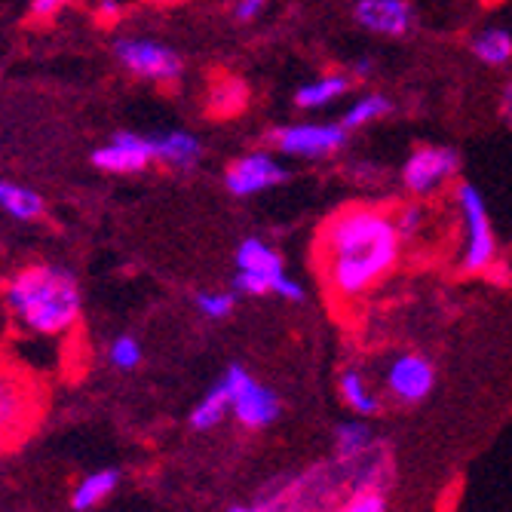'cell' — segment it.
Instances as JSON below:
<instances>
[{"instance_id": "e0dca14e", "label": "cell", "mask_w": 512, "mask_h": 512, "mask_svg": "<svg viewBox=\"0 0 512 512\" xmlns=\"http://www.w3.org/2000/svg\"><path fill=\"white\" fill-rule=\"evenodd\" d=\"M0 212L13 221H40L43 212H46V203L43 197L28 188V184H19V181H10V178H0Z\"/></svg>"}, {"instance_id": "d4e9b609", "label": "cell", "mask_w": 512, "mask_h": 512, "mask_svg": "<svg viewBox=\"0 0 512 512\" xmlns=\"http://www.w3.org/2000/svg\"><path fill=\"white\" fill-rule=\"evenodd\" d=\"M142 356H145V353H142V344H138L135 338H129V335L114 338L111 347H108V359H111V365L120 368V371L138 368V365H142Z\"/></svg>"}, {"instance_id": "4dcf8cb0", "label": "cell", "mask_w": 512, "mask_h": 512, "mask_svg": "<svg viewBox=\"0 0 512 512\" xmlns=\"http://www.w3.org/2000/svg\"><path fill=\"white\" fill-rule=\"evenodd\" d=\"M500 117H503V123L512 129V83L503 86V96H500Z\"/></svg>"}, {"instance_id": "8fae6325", "label": "cell", "mask_w": 512, "mask_h": 512, "mask_svg": "<svg viewBox=\"0 0 512 512\" xmlns=\"http://www.w3.org/2000/svg\"><path fill=\"white\" fill-rule=\"evenodd\" d=\"M154 163H157L154 135L129 132V129L114 132L105 145L92 151V166L108 175H135V172H145Z\"/></svg>"}, {"instance_id": "4316f807", "label": "cell", "mask_w": 512, "mask_h": 512, "mask_svg": "<svg viewBox=\"0 0 512 512\" xmlns=\"http://www.w3.org/2000/svg\"><path fill=\"white\" fill-rule=\"evenodd\" d=\"M126 13V4L123 0H96V7H92V16H96L102 25H117Z\"/></svg>"}, {"instance_id": "9a60e30c", "label": "cell", "mask_w": 512, "mask_h": 512, "mask_svg": "<svg viewBox=\"0 0 512 512\" xmlns=\"http://www.w3.org/2000/svg\"><path fill=\"white\" fill-rule=\"evenodd\" d=\"M347 92H350V74H322V77L301 83L295 89L292 102L298 111H322V108H332L335 102H341Z\"/></svg>"}, {"instance_id": "7402d4cb", "label": "cell", "mask_w": 512, "mask_h": 512, "mask_svg": "<svg viewBox=\"0 0 512 512\" xmlns=\"http://www.w3.org/2000/svg\"><path fill=\"white\" fill-rule=\"evenodd\" d=\"M375 445V433L365 421H344L335 427V451L341 463H356Z\"/></svg>"}, {"instance_id": "3957f363", "label": "cell", "mask_w": 512, "mask_h": 512, "mask_svg": "<svg viewBox=\"0 0 512 512\" xmlns=\"http://www.w3.org/2000/svg\"><path fill=\"white\" fill-rule=\"evenodd\" d=\"M234 292L237 295H276L283 301H304V286L286 273L283 255L267 240L246 237L234 255Z\"/></svg>"}, {"instance_id": "603a6c76", "label": "cell", "mask_w": 512, "mask_h": 512, "mask_svg": "<svg viewBox=\"0 0 512 512\" xmlns=\"http://www.w3.org/2000/svg\"><path fill=\"white\" fill-rule=\"evenodd\" d=\"M117 482H120V476H117L114 470H99V473L86 476V479L74 488V494H71V506H74L77 512L96 509L99 503H105V500L114 494Z\"/></svg>"}, {"instance_id": "d6a6232c", "label": "cell", "mask_w": 512, "mask_h": 512, "mask_svg": "<svg viewBox=\"0 0 512 512\" xmlns=\"http://www.w3.org/2000/svg\"><path fill=\"white\" fill-rule=\"evenodd\" d=\"M227 512H276V509H270V506H234Z\"/></svg>"}, {"instance_id": "ac0fdd59", "label": "cell", "mask_w": 512, "mask_h": 512, "mask_svg": "<svg viewBox=\"0 0 512 512\" xmlns=\"http://www.w3.org/2000/svg\"><path fill=\"white\" fill-rule=\"evenodd\" d=\"M470 53L488 68H506L512 62V31L500 25L482 28L470 40Z\"/></svg>"}, {"instance_id": "7a4b0ae2", "label": "cell", "mask_w": 512, "mask_h": 512, "mask_svg": "<svg viewBox=\"0 0 512 512\" xmlns=\"http://www.w3.org/2000/svg\"><path fill=\"white\" fill-rule=\"evenodd\" d=\"M0 301L19 329L40 338L68 335L83 313V292L74 270L53 261H37L16 270L0 286Z\"/></svg>"}, {"instance_id": "5bb4252c", "label": "cell", "mask_w": 512, "mask_h": 512, "mask_svg": "<svg viewBox=\"0 0 512 512\" xmlns=\"http://www.w3.org/2000/svg\"><path fill=\"white\" fill-rule=\"evenodd\" d=\"M252 102V89L240 74H215L206 86V114L209 117H240Z\"/></svg>"}, {"instance_id": "5b68a950", "label": "cell", "mask_w": 512, "mask_h": 512, "mask_svg": "<svg viewBox=\"0 0 512 512\" xmlns=\"http://www.w3.org/2000/svg\"><path fill=\"white\" fill-rule=\"evenodd\" d=\"M43 387L28 368L0 359V448L16 445L40 417Z\"/></svg>"}, {"instance_id": "cb8c5ba5", "label": "cell", "mask_w": 512, "mask_h": 512, "mask_svg": "<svg viewBox=\"0 0 512 512\" xmlns=\"http://www.w3.org/2000/svg\"><path fill=\"white\" fill-rule=\"evenodd\" d=\"M234 307H237V292H218V289H212V292H200L197 295L200 316H206L212 322L227 319L230 313H234Z\"/></svg>"}, {"instance_id": "277c9868", "label": "cell", "mask_w": 512, "mask_h": 512, "mask_svg": "<svg viewBox=\"0 0 512 512\" xmlns=\"http://www.w3.org/2000/svg\"><path fill=\"white\" fill-rule=\"evenodd\" d=\"M454 206L460 215L463 249H460V270L463 273H488L497 264V234L488 215L485 194L470 181H457Z\"/></svg>"}, {"instance_id": "8992f818", "label": "cell", "mask_w": 512, "mask_h": 512, "mask_svg": "<svg viewBox=\"0 0 512 512\" xmlns=\"http://www.w3.org/2000/svg\"><path fill=\"white\" fill-rule=\"evenodd\" d=\"M350 132L341 123L329 120H301V123H286L270 132V148L279 157L292 160H329L347 148Z\"/></svg>"}, {"instance_id": "30bf717a", "label": "cell", "mask_w": 512, "mask_h": 512, "mask_svg": "<svg viewBox=\"0 0 512 512\" xmlns=\"http://www.w3.org/2000/svg\"><path fill=\"white\" fill-rule=\"evenodd\" d=\"M289 175V166L279 160L276 151H249L227 166L224 188L237 200H249L279 188L283 181H289Z\"/></svg>"}, {"instance_id": "ffe728a7", "label": "cell", "mask_w": 512, "mask_h": 512, "mask_svg": "<svg viewBox=\"0 0 512 512\" xmlns=\"http://www.w3.org/2000/svg\"><path fill=\"white\" fill-rule=\"evenodd\" d=\"M390 111H393V102H390L387 96H381V92H362L359 99H353V102L344 108V114H341L338 123H341L347 132H356V129H365V126H371V123L384 120Z\"/></svg>"}, {"instance_id": "6da1fadb", "label": "cell", "mask_w": 512, "mask_h": 512, "mask_svg": "<svg viewBox=\"0 0 512 512\" xmlns=\"http://www.w3.org/2000/svg\"><path fill=\"white\" fill-rule=\"evenodd\" d=\"M402 246L405 240L390 212L378 206H344L322 224L316 258L332 295L356 301L396 270Z\"/></svg>"}, {"instance_id": "d6986e66", "label": "cell", "mask_w": 512, "mask_h": 512, "mask_svg": "<svg viewBox=\"0 0 512 512\" xmlns=\"http://www.w3.org/2000/svg\"><path fill=\"white\" fill-rule=\"evenodd\" d=\"M338 393L344 399V405L350 411H356L359 417H375L381 411V399L378 393L368 387L365 375L359 368H347L341 371V378H338Z\"/></svg>"}, {"instance_id": "44dd1931", "label": "cell", "mask_w": 512, "mask_h": 512, "mask_svg": "<svg viewBox=\"0 0 512 512\" xmlns=\"http://www.w3.org/2000/svg\"><path fill=\"white\" fill-rule=\"evenodd\" d=\"M227 411H230V384H227V378H221L194 405V411H191V427L200 430V433H206V430H212V427H218L224 421Z\"/></svg>"}, {"instance_id": "836d02e7", "label": "cell", "mask_w": 512, "mask_h": 512, "mask_svg": "<svg viewBox=\"0 0 512 512\" xmlns=\"http://www.w3.org/2000/svg\"><path fill=\"white\" fill-rule=\"evenodd\" d=\"M160 7H184V4H194V0H154Z\"/></svg>"}, {"instance_id": "1f68e13d", "label": "cell", "mask_w": 512, "mask_h": 512, "mask_svg": "<svg viewBox=\"0 0 512 512\" xmlns=\"http://www.w3.org/2000/svg\"><path fill=\"white\" fill-rule=\"evenodd\" d=\"M375 74V62L371 59H359V62H353V71H350V77H359V80H365V77H371Z\"/></svg>"}, {"instance_id": "484cf974", "label": "cell", "mask_w": 512, "mask_h": 512, "mask_svg": "<svg viewBox=\"0 0 512 512\" xmlns=\"http://www.w3.org/2000/svg\"><path fill=\"white\" fill-rule=\"evenodd\" d=\"M393 221H396V230H399V237H402V240H414L417 234H421V227H424L427 215H424V209L417 206V203H408V206H402V209L393 215Z\"/></svg>"}, {"instance_id": "9c48e42d", "label": "cell", "mask_w": 512, "mask_h": 512, "mask_svg": "<svg viewBox=\"0 0 512 512\" xmlns=\"http://www.w3.org/2000/svg\"><path fill=\"white\" fill-rule=\"evenodd\" d=\"M460 172V154L448 145H424L402 163V184L411 197H433Z\"/></svg>"}, {"instance_id": "f1b7e54d", "label": "cell", "mask_w": 512, "mask_h": 512, "mask_svg": "<svg viewBox=\"0 0 512 512\" xmlns=\"http://www.w3.org/2000/svg\"><path fill=\"white\" fill-rule=\"evenodd\" d=\"M267 4H270V0H237L234 19L243 22V25H249V22H255V19L267 10Z\"/></svg>"}, {"instance_id": "2e32d148", "label": "cell", "mask_w": 512, "mask_h": 512, "mask_svg": "<svg viewBox=\"0 0 512 512\" xmlns=\"http://www.w3.org/2000/svg\"><path fill=\"white\" fill-rule=\"evenodd\" d=\"M154 148H157V163L172 169H191L203 157V142L188 129H169L154 135Z\"/></svg>"}, {"instance_id": "7c38bea8", "label": "cell", "mask_w": 512, "mask_h": 512, "mask_svg": "<svg viewBox=\"0 0 512 512\" xmlns=\"http://www.w3.org/2000/svg\"><path fill=\"white\" fill-rule=\"evenodd\" d=\"M384 387L399 405H421L436 390V368L421 353H396L384 368Z\"/></svg>"}, {"instance_id": "4fadbf2b", "label": "cell", "mask_w": 512, "mask_h": 512, "mask_svg": "<svg viewBox=\"0 0 512 512\" xmlns=\"http://www.w3.org/2000/svg\"><path fill=\"white\" fill-rule=\"evenodd\" d=\"M353 19L378 37H405L414 31V7L408 0H356Z\"/></svg>"}, {"instance_id": "52a82bcc", "label": "cell", "mask_w": 512, "mask_h": 512, "mask_svg": "<svg viewBox=\"0 0 512 512\" xmlns=\"http://www.w3.org/2000/svg\"><path fill=\"white\" fill-rule=\"evenodd\" d=\"M114 59L138 80L172 86L181 77V56L169 43L154 37H120L114 43Z\"/></svg>"}, {"instance_id": "83f0119b", "label": "cell", "mask_w": 512, "mask_h": 512, "mask_svg": "<svg viewBox=\"0 0 512 512\" xmlns=\"http://www.w3.org/2000/svg\"><path fill=\"white\" fill-rule=\"evenodd\" d=\"M344 512H387V500L381 497V491H365L356 494V500Z\"/></svg>"}, {"instance_id": "f546056e", "label": "cell", "mask_w": 512, "mask_h": 512, "mask_svg": "<svg viewBox=\"0 0 512 512\" xmlns=\"http://www.w3.org/2000/svg\"><path fill=\"white\" fill-rule=\"evenodd\" d=\"M68 4H74V0H31V16L34 19H53L56 13H62Z\"/></svg>"}, {"instance_id": "ba28073f", "label": "cell", "mask_w": 512, "mask_h": 512, "mask_svg": "<svg viewBox=\"0 0 512 512\" xmlns=\"http://www.w3.org/2000/svg\"><path fill=\"white\" fill-rule=\"evenodd\" d=\"M224 378L230 384V414L246 430H267L270 424L279 421L283 402H279V396L270 387L258 384L243 365H230L224 371Z\"/></svg>"}]
</instances>
